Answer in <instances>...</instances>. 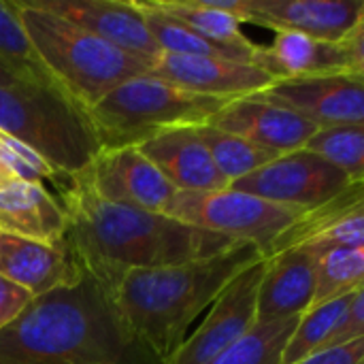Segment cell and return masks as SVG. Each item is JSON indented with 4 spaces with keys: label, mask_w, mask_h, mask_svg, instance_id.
<instances>
[{
    "label": "cell",
    "mask_w": 364,
    "mask_h": 364,
    "mask_svg": "<svg viewBox=\"0 0 364 364\" xmlns=\"http://www.w3.org/2000/svg\"><path fill=\"white\" fill-rule=\"evenodd\" d=\"M0 62L23 81L53 83L30 43L15 0H0Z\"/></svg>",
    "instance_id": "obj_26"
},
{
    "label": "cell",
    "mask_w": 364,
    "mask_h": 364,
    "mask_svg": "<svg viewBox=\"0 0 364 364\" xmlns=\"http://www.w3.org/2000/svg\"><path fill=\"white\" fill-rule=\"evenodd\" d=\"M32 299H34V296H32L30 292H26L23 288H19V286L6 282L4 277H0V331H2L9 322H13V320L19 316V311H21Z\"/></svg>",
    "instance_id": "obj_31"
},
{
    "label": "cell",
    "mask_w": 364,
    "mask_h": 364,
    "mask_svg": "<svg viewBox=\"0 0 364 364\" xmlns=\"http://www.w3.org/2000/svg\"><path fill=\"white\" fill-rule=\"evenodd\" d=\"M267 258L239 273L211 303L205 322L186 339L166 364H211L256 324V299Z\"/></svg>",
    "instance_id": "obj_10"
},
{
    "label": "cell",
    "mask_w": 364,
    "mask_h": 364,
    "mask_svg": "<svg viewBox=\"0 0 364 364\" xmlns=\"http://www.w3.org/2000/svg\"><path fill=\"white\" fill-rule=\"evenodd\" d=\"M196 132H198L200 141L205 143L213 164L218 166V171L222 173V177L228 183L258 171L260 166H264L271 160H275L277 156H282V154H275V151L264 149L260 145H254L241 136L224 132L211 124L196 126Z\"/></svg>",
    "instance_id": "obj_23"
},
{
    "label": "cell",
    "mask_w": 364,
    "mask_h": 364,
    "mask_svg": "<svg viewBox=\"0 0 364 364\" xmlns=\"http://www.w3.org/2000/svg\"><path fill=\"white\" fill-rule=\"evenodd\" d=\"M305 209L277 205L237 190L177 192L166 215L188 226L218 232L235 243H252L264 256L271 243L288 230Z\"/></svg>",
    "instance_id": "obj_7"
},
{
    "label": "cell",
    "mask_w": 364,
    "mask_h": 364,
    "mask_svg": "<svg viewBox=\"0 0 364 364\" xmlns=\"http://www.w3.org/2000/svg\"><path fill=\"white\" fill-rule=\"evenodd\" d=\"M147 75L181 90L218 98L252 96L275 81L271 75H267L254 64H243L224 58L175 53H160V58L147 68Z\"/></svg>",
    "instance_id": "obj_15"
},
{
    "label": "cell",
    "mask_w": 364,
    "mask_h": 364,
    "mask_svg": "<svg viewBox=\"0 0 364 364\" xmlns=\"http://www.w3.org/2000/svg\"><path fill=\"white\" fill-rule=\"evenodd\" d=\"M316 260L307 247H292L267 258L256 299V324L303 316L314 301Z\"/></svg>",
    "instance_id": "obj_20"
},
{
    "label": "cell",
    "mask_w": 364,
    "mask_h": 364,
    "mask_svg": "<svg viewBox=\"0 0 364 364\" xmlns=\"http://www.w3.org/2000/svg\"><path fill=\"white\" fill-rule=\"evenodd\" d=\"M354 183L363 181H352L320 156L296 149L232 181L230 190L307 211L337 198Z\"/></svg>",
    "instance_id": "obj_8"
},
{
    "label": "cell",
    "mask_w": 364,
    "mask_h": 364,
    "mask_svg": "<svg viewBox=\"0 0 364 364\" xmlns=\"http://www.w3.org/2000/svg\"><path fill=\"white\" fill-rule=\"evenodd\" d=\"M23 79L17 75V73H13L6 64H2L0 62V87H11V85H17V83H21Z\"/></svg>",
    "instance_id": "obj_33"
},
{
    "label": "cell",
    "mask_w": 364,
    "mask_h": 364,
    "mask_svg": "<svg viewBox=\"0 0 364 364\" xmlns=\"http://www.w3.org/2000/svg\"><path fill=\"white\" fill-rule=\"evenodd\" d=\"M364 17V0H245L247 23L322 41L343 38Z\"/></svg>",
    "instance_id": "obj_18"
},
{
    "label": "cell",
    "mask_w": 364,
    "mask_h": 364,
    "mask_svg": "<svg viewBox=\"0 0 364 364\" xmlns=\"http://www.w3.org/2000/svg\"><path fill=\"white\" fill-rule=\"evenodd\" d=\"M0 232L58 243L66 237V213L43 183L13 177L0 188Z\"/></svg>",
    "instance_id": "obj_21"
},
{
    "label": "cell",
    "mask_w": 364,
    "mask_h": 364,
    "mask_svg": "<svg viewBox=\"0 0 364 364\" xmlns=\"http://www.w3.org/2000/svg\"><path fill=\"white\" fill-rule=\"evenodd\" d=\"M364 286V247H335L316 260L311 307L343 296Z\"/></svg>",
    "instance_id": "obj_25"
},
{
    "label": "cell",
    "mask_w": 364,
    "mask_h": 364,
    "mask_svg": "<svg viewBox=\"0 0 364 364\" xmlns=\"http://www.w3.org/2000/svg\"><path fill=\"white\" fill-rule=\"evenodd\" d=\"M292 247H307L318 256L335 247H364V181L316 209H307L271 243L264 258Z\"/></svg>",
    "instance_id": "obj_14"
},
{
    "label": "cell",
    "mask_w": 364,
    "mask_h": 364,
    "mask_svg": "<svg viewBox=\"0 0 364 364\" xmlns=\"http://www.w3.org/2000/svg\"><path fill=\"white\" fill-rule=\"evenodd\" d=\"M70 179L81 181L107 203L164 215L177 194L166 177L136 147L102 149L83 173Z\"/></svg>",
    "instance_id": "obj_11"
},
{
    "label": "cell",
    "mask_w": 364,
    "mask_h": 364,
    "mask_svg": "<svg viewBox=\"0 0 364 364\" xmlns=\"http://www.w3.org/2000/svg\"><path fill=\"white\" fill-rule=\"evenodd\" d=\"M303 149L320 156L352 181H364V126L318 128Z\"/></svg>",
    "instance_id": "obj_28"
},
{
    "label": "cell",
    "mask_w": 364,
    "mask_h": 364,
    "mask_svg": "<svg viewBox=\"0 0 364 364\" xmlns=\"http://www.w3.org/2000/svg\"><path fill=\"white\" fill-rule=\"evenodd\" d=\"M358 339H364V288L354 292L348 309L341 314L339 322L335 324L333 333L328 335V339L324 341L320 352L341 348V346H348Z\"/></svg>",
    "instance_id": "obj_30"
},
{
    "label": "cell",
    "mask_w": 364,
    "mask_h": 364,
    "mask_svg": "<svg viewBox=\"0 0 364 364\" xmlns=\"http://www.w3.org/2000/svg\"><path fill=\"white\" fill-rule=\"evenodd\" d=\"M230 100L235 98L203 96L141 75L111 90L87 113L102 149H117L136 147L171 128L209 124Z\"/></svg>",
    "instance_id": "obj_6"
},
{
    "label": "cell",
    "mask_w": 364,
    "mask_h": 364,
    "mask_svg": "<svg viewBox=\"0 0 364 364\" xmlns=\"http://www.w3.org/2000/svg\"><path fill=\"white\" fill-rule=\"evenodd\" d=\"M0 173H9V171H6V168H4V166L0 164Z\"/></svg>",
    "instance_id": "obj_34"
},
{
    "label": "cell",
    "mask_w": 364,
    "mask_h": 364,
    "mask_svg": "<svg viewBox=\"0 0 364 364\" xmlns=\"http://www.w3.org/2000/svg\"><path fill=\"white\" fill-rule=\"evenodd\" d=\"M254 66L275 81L322 75L364 77V17L339 41L275 32L271 45H258Z\"/></svg>",
    "instance_id": "obj_9"
},
{
    "label": "cell",
    "mask_w": 364,
    "mask_h": 364,
    "mask_svg": "<svg viewBox=\"0 0 364 364\" xmlns=\"http://www.w3.org/2000/svg\"><path fill=\"white\" fill-rule=\"evenodd\" d=\"M15 4L49 79L81 107L90 109L124 81L147 75V62L38 9L32 0Z\"/></svg>",
    "instance_id": "obj_4"
},
{
    "label": "cell",
    "mask_w": 364,
    "mask_h": 364,
    "mask_svg": "<svg viewBox=\"0 0 364 364\" xmlns=\"http://www.w3.org/2000/svg\"><path fill=\"white\" fill-rule=\"evenodd\" d=\"M299 318L254 324L235 346H230L211 364H282L284 348L294 333Z\"/></svg>",
    "instance_id": "obj_27"
},
{
    "label": "cell",
    "mask_w": 364,
    "mask_h": 364,
    "mask_svg": "<svg viewBox=\"0 0 364 364\" xmlns=\"http://www.w3.org/2000/svg\"><path fill=\"white\" fill-rule=\"evenodd\" d=\"M258 98L286 107L318 128L364 126V77L322 75L277 79Z\"/></svg>",
    "instance_id": "obj_12"
},
{
    "label": "cell",
    "mask_w": 364,
    "mask_h": 364,
    "mask_svg": "<svg viewBox=\"0 0 364 364\" xmlns=\"http://www.w3.org/2000/svg\"><path fill=\"white\" fill-rule=\"evenodd\" d=\"M0 164L13 177L23 179V181L43 183L45 179H49L53 181L58 192H64L70 186V179H62L60 175H55L32 149H28L13 136L4 134L2 130H0Z\"/></svg>",
    "instance_id": "obj_29"
},
{
    "label": "cell",
    "mask_w": 364,
    "mask_h": 364,
    "mask_svg": "<svg viewBox=\"0 0 364 364\" xmlns=\"http://www.w3.org/2000/svg\"><path fill=\"white\" fill-rule=\"evenodd\" d=\"M38 9L53 13L68 23L115 45L117 49L147 62L160 58V47L151 38L134 0H32Z\"/></svg>",
    "instance_id": "obj_13"
},
{
    "label": "cell",
    "mask_w": 364,
    "mask_h": 364,
    "mask_svg": "<svg viewBox=\"0 0 364 364\" xmlns=\"http://www.w3.org/2000/svg\"><path fill=\"white\" fill-rule=\"evenodd\" d=\"M296 364H364V339L352 341L341 348L318 352Z\"/></svg>",
    "instance_id": "obj_32"
},
{
    "label": "cell",
    "mask_w": 364,
    "mask_h": 364,
    "mask_svg": "<svg viewBox=\"0 0 364 364\" xmlns=\"http://www.w3.org/2000/svg\"><path fill=\"white\" fill-rule=\"evenodd\" d=\"M0 130L32 149L62 179L83 173L102 151L87 109L55 83L0 87Z\"/></svg>",
    "instance_id": "obj_5"
},
{
    "label": "cell",
    "mask_w": 364,
    "mask_h": 364,
    "mask_svg": "<svg viewBox=\"0 0 364 364\" xmlns=\"http://www.w3.org/2000/svg\"><path fill=\"white\" fill-rule=\"evenodd\" d=\"M356 290H360V288H356ZM354 292H348L343 296H337V299H331V301L320 303L316 307H309L299 318L296 328L284 348L282 364H296L311 354H318L322 350L324 341L328 339V335L333 333L335 324L339 322L341 314L348 309Z\"/></svg>",
    "instance_id": "obj_24"
},
{
    "label": "cell",
    "mask_w": 364,
    "mask_h": 364,
    "mask_svg": "<svg viewBox=\"0 0 364 364\" xmlns=\"http://www.w3.org/2000/svg\"><path fill=\"white\" fill-rule=\"evenodd\" d=\"M264 258L252 243L175 267L126 273L109 292L124 324L162 364L186 341L190 324L247 267Z\"/></svg>",
    "instance_id": "obj_3"
},
{
    "label": "cell",
    "mask_w": 364,
    "mask_h": 364,
    "mask_svg": "<svg viewBox=\"0 0 364 364\" xmlns=\"http://www.w3.org/2000/svg\"><path fill=\"white\" fill-rule=\"evenodd\" d=\"M83 273L85 271L73 256L66 239L45 243L0 232V277L23 288L32 296L75 286Z\"/></svg>",
    "instance_id": "obj_17"
},
{
    "label": "cell",
    "mask_w": 364,
    "mask_h": 364,
    "mask_svg": "<svg viewBox=\"0 0 364 364\" xmlns=\"http://www.w3.org/2000/svg\"><path fill=\"white\" fill-rule=\"evenodd\" d=\"M136 149L177 192H218L230 186L213 164L196 126L164 130L139 143Z\"/></svg>",
    "instance_id": "obj_19"
},
{
    "label": "cell",
    "mask_w": 364,
    "mask_h": 364,
    "mask_svg": "<svg viewBox=\"0 0 364 364\" xmlns=\"http://www.w3.org/2000/svg\"><path fill=\"white\" fill-rule=\"evenodd\" d=\"M149 4L203 38L232 51L241 62L254 64L258 45L241 32L245 0H149Z\"/></svg>",
    "instance_id": "obj_22"
},
{
    "label": "cell",
    "mask_w": 364,
    "mask_h": 364,
    "mask_svg": "<svg viewBox=\"0 0 364 364\" xmlns=\"http://www.w3.org/2000/svg\"><path fill=\"white\" fill-rule=\"evenodd\" d=\"M66 213V243L107 292L130 271L175 267L226 252L235 241L164 213L113 205L92 194L81 181L60 192Z\"/></svg>",
    "instance_id": "obj_1"
},
{
    "label": "cell",
    "mask_w": 364,
    "mask_h": 364,
    "mask_svg": "<svg viewBox=\"0 0 364 364\" xmlns=\"http://www.w3.org/2000/svg\"><path fill=\"white\" fill-rule=\"evenodd\" d=\"M209 124L275 154L303 149L318 130L309 119L286 107L262 100L256 94L230 100L209 119Z\"/></svg>",
    "instance_id": "obj_16"
},
{
    "label": "cell",
    "mask_w": 364,
    "mask_h": 364,
    "mask_svg": "<svg viewBox=\"0 0 364 364\" xmlns=\"http://www.w3.org/2000/svg\"><path fill=\"white\" fill-rule=\"evenodd\" d=\"M0 364H162L124 324L111 294L87 273L34 296L0 331Z\"/></svg>",
    "instance_id": "obj_2"
}]
</instances>
